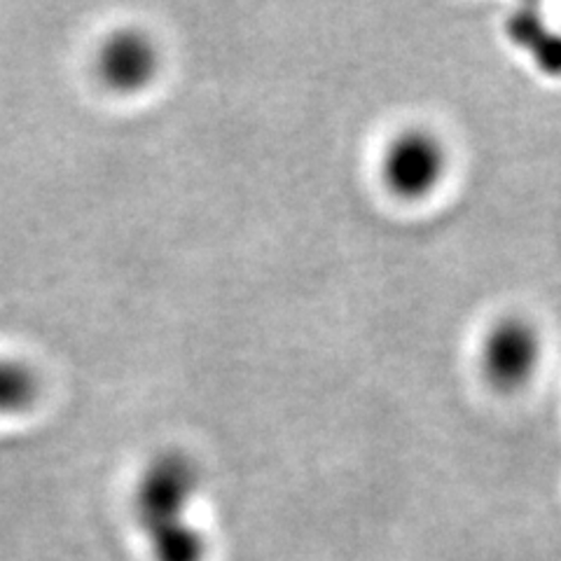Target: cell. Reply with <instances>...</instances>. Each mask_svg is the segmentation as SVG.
<instances>
[{
  "mask_svg": "<svg viewBox=\"0 0 561 561\" xmlns=\"http://www.w3.org/2000/svg\"><path fill=\"white\" fill-rule=\"evenodd\" d=\"M447 152L440 140L424 129L396 136L381 157V179L396 197L421 199L443 181Z\"/></svg>",
  "mask_w": 561,
  "mask_h": 561,
  "instance_id": "2",
  "label": "cell"
},
{
  "mask_svg": "<svg viewBox=\"0 0 561 561\" xmlns=\"http://www.w3.org/2000/svg\"><path fill=\"white\" fill-rule=\"evenodd\" d=\"M199 472L183 454H162L144 470L134 494V517L150 561H208L210 542L192 519Z\"/></svg>",
  "mask_w": 561,
  "mask_h": 561,
  "instance_id": "1",
  "label": "cell"
},
{
  "mask_svg": "<svg viewBox=\"0 0 561 561\" xmlns=\"http://www.w3.org/2000/svg\"><path fill=\"white\" fill-rule=\"evenodd\" d=\"M540 342L536 330L519 319L499 323L489 332L482 348V367L499 389H517L538 365Z\"/></svg>",
  "mask_w": 561,
  "mask_h": 561,
  "instance_id": "3",
  "label": "cell"
},
{
  "mask_svg": "<svg viewBox=\"0 0 561 561\" xmlns=\"http://www.w3.org/2000/svg\"><path fill=\"white\" fill-rule=\"evenodd\" d=\"M157 66V55L148 38L138 33H119L103 45L99 73L115 90H136L146 84Z\"/></svg>",
  "mask_w": 561,
  "mask_h": 561,
  "instance_id": "4",
  "label": "cell"
},
{
  "mask_svg": "<svg viewBox=\"0 0 561 561\" xmlns=\"http://www.w3.org/2000/svg\"><path fill=\"white\" fill-rule=\"evenodd\" d=\"M507 35L548 76H561V35L550 31L534 10H519L507 22Z\"/></svg>",
  "mask_w": 561,
  "mask_h": 561,
  "instance_id": "5",
  "label": "cell"
},
{
  "mask_svg": "<svg viewBox=\"0 0 561 561\" xmlns=\"http://www.w3.org/2000/svg\"><path fill=\"white\" fill-rule=\"evenodd\" d=\"M35 377L20 363L0 360V414L24 410L35 398Z\"/></svg>",
  "mask_w": 561,
  "mask_h": 561,
  "instance_id": "6",
  "label": "cell"
}]
</instances>
